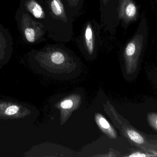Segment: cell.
Returning a JSON list of instances; mask_svg holds the SVG:
<instances>
[{
	"label": "cell",
	"mask_w": 157,
	"mask_h": 157,
	"mask_svg": "<svg viewBox=\"0 0 157 157\" xmlns=\"http://www.w3.org/2000/svg\"><path fill=\"white\" fill-rule=\"evenodd\" d=\"M30 113V110L20 101L0 99V128L20 127L22 122Z\"/></svg>",
	"instance_id": "obj_1"
},
{
	"label": "cell",
	"mask_w": 157,
	"mask_h": 157,
	"mask_svg": "<svg viewBox=\"0 0 157 157\" xmlns=\"http://www.w3.org/2000/svg\"><path fill=\"white\" fill-rule=\"evenodd\" d=\"M15 18L17 28L25 41L28 43L39 42L43 36L42 25L31 15L18 7Z\"/></svg>",
	"instance_id": "obj_2"
},
{
	"label": "cell",
	"mask_w": 157,
	"mask_h": 157,
	"mask_svg": "<svg viewBox=\"0 0 157 157\" xmlns=\"http://www.w3.org/2000/svg\"><path fill=\"white\" fill-rule=\"evenodd\" d=\"M13 44L11 33L0 24V69L10 61L13 53Z\"/></svg>",
	"instance_id": "obj_3"
},
{
	"label": "cell",
	"mask_w": 157,
	"mask_h": 157,
	"mask_svg": "<svg viewBox=\"0 0 157 157\" xmlns=\"http://www.w3.org/2000/svg\"><path fill=\"white\" fill-rule=\"evenodd\" d=\"M19 7L31 15L36 20L46 18L43 7L37 0H21Z\"/></svg>",
	"instance_id": "obj_4"
},
{
	"label": "cell",
	"mask_w": 157,
	"mask_h": 157,
	"mask_svg": "<svg viewBox=\"0 0 157 157\" xmlns=\"http://www.w3.org/2000/svg\"><path fill=\"white\" fill-rule=\"evenodd\" d=\"M49 6L53 14L61 19H66V13L61 0H50Z\"/></svg>",
	"instance_id": "obj_5"
},
{
	"label": "cell",
	"mask_w": 157,
	"mask_h": 157,
	"mask_svg": "<svg viewBox=\"0 0 157 157\" xmlns=\"http://www.w3.org/2000/svg\"><path fill=\"white\" fill-rule=\"evenodd\" d=\"M84 43L89 53L91 54L94 49V37L93 29L90 24H88L84 32Z\"/></svg>",
	"instance_id": "obj_6"
},
{
	"label": "cell",
	"mask_w": 157,
	"mask_h": 157,
	"mask_svg": "<svg viewBox=\"0 0 157 157\" xmlns=\"http://www.w3.org/2000/svg\"><path fill=\"white\" fill-rule=\"evenodd\" d=\"M127 133L129 138L136 143L142 144L144 143V140L143 136L136 131L128 130Z\"/></svg>",
	"instance_id": "obj_7"
},
{
	"label": "cell",
	"mask_w": 157,
	"mask_h": 157,
	"mask_svg": "<svg viewBox=\"0 0 157 157\" xmlns=\"http://www.w3.org/2000/svg\"><path fill=\"white\" fill-rule=\"evenodd\" d=\"M52 61L55 64H62L65 61L64 55L59 52H55L52 54L51 56Z\"/></svg>",
	"instance_id": "obj_8"
},
{
	"label": "cell",
	"mask_w": 157,
	"mask_h": 157,
	"mask_svg": "<svg viewBox=\"0 0 157 157\" xmlns=\"http://www.w3.org/2000/svg\"><path fill=\"white\" fill-rule=\"evenodd\" d=\"M96 120H97V122H98V124H99L100 126L102 129L107 130H110L111 131H113L108 122L102 116L98 115V117H96Z\"/></svg>",
	"instance_id": "obj_9"
},
{
	"label": "cell",
	"mask_w": 157,
	"mask_h": 157,
	"mask_svg": "<svg viewBox=\"0 0 157 157\" xmlns=\"http://www.w3.org/2000/svg\"><path fill=\"white\" fill-rule=\"evenodd\" d=\"M125 12L127 16L132 17L135 15L136 13V7L133 4L129 3L126 6Z\"/></svg>",
	"instance_id": "obj_10"
},
{
	"label": "cell",
	"mask_w": 157,
	"mask_h": 157,
	"mask_svg": "<svg viewBox=\"0 0 157 157\" xmlns=\"http://www.w3.org/2000/svg\"><path fill=\"white\" fill-rule=\"evenodd\" d=\"M136 51V46L134 43L130 42L127 45L125 49V53L128 56H132L134 54Z\"/></svg>",
	"instance_id": "obj_11"
},
{
	"label": "cell",
	"mask_w": 157,
	"mask_h": 157,
	"mask_svg": "<svg viewBox=\"0 0 157 157\" xmlns=\"http://www.w3.org/2000/svg\"><path fill=\"white\" fill-rule=\"evenodd\" d=\"M73 103L71 100H65L61 103V107L63 109H70L73 107Z\"/></svg>",
	"instance_id": "obj_12"
},
{
	"label": "cell",
	"mask_w": 157,
	"mask_h": 157,
	"mask_svg": "<svg viewBox=\"0 0 157 157\" xmlns=\"http://www.w3.org/2000/svg\"><path fill=\"white\" fill-rule=\"evenodd\" d=\"M146 155H145L144 153H141L140 152H136V153H133V154L129 156V157H146Z\"/></svg>",
	"instance_id": "obj_13"
},
{
	"label": "cell",
	"mask_w": 157,
	"mask_h": 157,
	"mask_svg": "<svg viewBox=\"0 0 157 157\" xmlns=\"http://www.w3.org/2000/svg\"><path fill=\"white\" fill-rule=\"evenodd\" d=\"M71 4H73L75 3H77L78 2V0H69Z\"/></svg>",
	"instance_id": "obj_14"
},
{
	"label": "cell",
	"mask_w": 157,
	"mask_h": 157,
	"mask_svg": "<svg viewBox=\"0 0 157 157\" xmlns=\"http://www.w3.org/2000/svg\"><path fill=\"white\" fill-rule=\"evenodd\" d=\"M103 1V2L105 4L107 3V2H108V0H102Z\"/></svg>",
	"instance_id": "obj_15"
},
{
	"label": "cell",
	"mask_w": 157,
	"mask_h": 157,
	"mask_svg": "<svg viewBox=\"0 0 157 157\" xmlns=\"http://www.w3.org/2000/svg\"><path fill=\"white\" fill-rule=\"evenodd\" d=\"M156 125H157V120L156 121Z\"/></svg>",
	"instance_id": "obj_16"
}]
</instances>
